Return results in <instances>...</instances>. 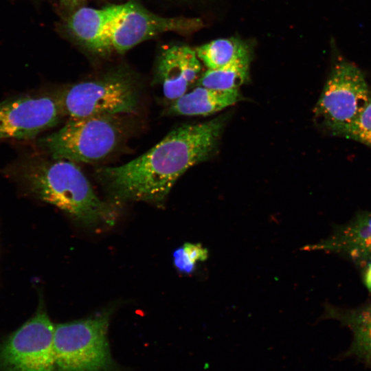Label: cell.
Instances as JSON below:
<instances>
[{"label": "cell", "instance_id": "obj_10", "mask_svg": "<svg viewBox=\"0 0 371 371\" xmlns=\"http://www.w3.org/2000/svg\"><path fill=\"white\" fill-rule=\"evenodd\" d=\"M201 71L195 49L175 45L164 49L157 57L155 80L162 87L165 99H178L196 85Z\"/></svg>", "mask_w": 371, "mask_h": 371}, {"label": "cell", "instance_id": "obj_15", "mask_svg": "<svg viewBox=\"0 0 371 371\" xmlns=\"http://www.w3.org/2000/svg\"><path fill=\"white\" fill-rule=\"evenodd\" d=\"M199 60L207 69H216L250 58L247 45L235 38H218L196 48Z\"/></svg>", "mask_w": 371, "mask_h": 371}, {"label": "cell", "instance_id": "obj_11", "mask_svg": "<svg viewBox=\"0 0 371 371\" xmlns=\"http://www.w3.org/2000/svg\"><path fill=\"white\" fill-rule=\"evenodd\" d=\"M302 249L335 254L363 267L371 259V212H359L328 237Z\"/></svg>", "mask_w": 371, "mask_h": 371}, {"label": "cell", "instance_id": "obj_18", "mask_svg": "<svg viewBox=\"0 0 371 371\" xmlns=\"http://www.w3.org/2000/svg\"><path fill=\"white\" fill-rule=\"evenodd\" d=\"M173 263L179 272L184 275H190L195 269L196 264L189 260L182 246L173 252Z\"/></svg>", "mask_w": 371, "mask_h": 371}, {"label": "cell", "instance_id": "obj_8", "mask_svg": "<svg viewBox=\"0 0 371 371\" xmlns=\"http://www.w3.org/2000/svg\"><path fill=\"white\" fill-rule=\"evenodd\" d=\"M54 325L41 310L15 331L3 346L0 361L5 371H54Z\"/></svg>", "mask_w": 371, "mask_h": 371}, {"label": "cell", "instance_id": "obj_5", "mask_svg": "<svg viewBox=\"0 0 371 371\" xmlns=\"http://www.w3.org/2000/svg\"><path fill=\"white\" fill-rule=\"evenodd\" d=\"M109 313L54 325V350L58 371H103L111 363Z\"/></svg>", "mask_w": 371, "mask_h": 371}, {"label": "cell", "instance_id": "obj_9", "mask_svg": "<svg viewBox=\"0 0 371 371\" xmlns=\"http://www.w3.org/2000/svg\"><path fill=\"white\" fill-rule=\"evenodd\" d=\"M202 26L199 19L161 16L138 2L128 1L124 3L123 10L112 27L111 51L123 54L159 34L169 32L192 33Z\"/></svg>", "mask_w": 371, "mask_h": 371}, {"label": "cell", "instance_id": "obj_13", "mask_svg": "<svg viewBox=\"0 0 371 371\" xmlns=\"http://www.w3.org/2000/svg\"><path fill=\"white\" fill-rule=\"evenodd\" d=\"M323 318L339 322L352 333V342L346 355L355 356L371 366V303L355 308L327 304Z\"/></svg>", "mask_w": 371, "mask_h": 371}, {"label": "cell", "instance_id": "obj_3", "mask_svg": "<svg viewBox=\"0 0 371 371\" xmlns=\"http://www.w3.org/2000/svg\"><path fill=\"white\" fill-rule=\"evenodd\" d=\"M64 115L81 118L131 113L137 109L140 83L124 69L55 91Z\"/></svg>", "mask_w": 371, "mask_h": 371}, {"label": "cell", "instance_id": "obj_4", "mask_svg": "<svg viewBox=\"0 0 371 371\" xmlns=\"http://www.w3.org/2000/svg\"><path fill=\"white\" fill-rule=\"evenodd\" d=\"M124 137L117 115L70 118L58 131L36 142L41 153L74 163H94L111 154Z\"/></svg>", "mask_w": 371, "mask_h": 371}, {"label": "cell", "instance_id": "obj_21", "mask_svg": "<svg viewBox=\"0 0 371 371\" xmlns=\"http://www.w3.org/2000/svg\"><path fill=\"white\" fill-rule=\"evenodd\" d=\"M82 0H62L64 4L71 6L79 3Z\"/></svg>", "mask_w": 371, "mask_h": 371}, {"label": "cell", "instance_id": "obj_2", "mask_svg": "<svg viewBox=\"0 0 371 371\" xmlns=\"http://www.w3.org/2000/svg\"><path fill=\"white\" fill-rule=\"evenodd\" d=\"M1 172L7 179L85 227H95L113 221V209L96 194L74 162L54 159L42 153H23Z\"/></svg>", "mask_w": 371, "mask_h": 371}, {"label": "cell", "instance_id": "obj_1", "mask_svg": "<svg viewBox=\"0 0 371 371\" xmlns=\"http://www.w3.org/2000/svg\"><path fill=\"white\" fill-rule=\"evenodd\" d=\"M226 120L220 116L177 127L128 163L97 168L95 177L115 199L161 203L188 169L216 153Z\"/></svg>", "mask_w": 371, "mask_h": 371}, {"label": "cell", "instance_id": "obj_16", "mask_svg": "<svg viewBox=\"0 0 371 371\" xmlns=\"http://www.w3.org/2000/svg\"><path fill=\"white\" fill-rule=\"evenodd\" d=\"M250 58L237 60L225 67L207 69L195 86L217 90L238 89L249 78Z\"/></svg>", "mask_w": 371, "mask_h": 371}, {"label": "cell", "instance_id": "obj_17", "mask_svg": "<svg viewBox=\"0 0 371 371\" xmlns=\"http://www.w3.org/2000/svg\"><path fill=\"white\" fill-rule=\"evenodd\" d=\"M371 148V98L357 116L339 135Z\"/></svg>", "mask_w": 371, "mask_h": 371}, {"label": "cell", "instance_id": "obj_14", "mask_svg": "<svg viewBox=\"0 0 371 371\" xmlns=\"http://www.w3.org/2000/svg\"><path fill=\"white\" fill-rule=\"evenodd\" d=\"M239 89L217 90L196 86L170 102L167 114L173 115H208L216 113L240 101Z\"/></svg>", "mask_w": 371, "mask_h": 371}, {"label": "cell", "instance_id": "obj_20", "mask_svg": "<svg viewBox=\"0 0 371 371\" xmlns=\"http://www.w3.org/2000/svg\"><path fill=\"white\" fill-rule=\"evenodd\" d=\"M363 282L368 291L371 293V259L363 267Z\"/></svg>", "mask_w": 371, "mask_h": 371}, {"label": "cell", "instance_id": "obj_12", "mask_svg": "<svg viewBox=\"0 0 371 371\" xmlns=\"http://www.w3.org/2000/svg\"><path fill=\"white\" fill-rule=\"evenodd\" d=\"M123 8L124 3L102 8H79L69 17L68 30L87 49L106 53L111 51L110 34Z\"/></svg>", "mask_w": 371, "mask_h": 371}, {"label": "cell", "instance_id": "obj_7", "mask_svg": "<svg viewBox=\"0 0 371 371\" xmlns=\"http://www.w3.org/2000/svg\"><path fill=\"white\" fill-rule=\"evenodd\" d=\"M65 116L55 91L25 93L0 102V143L27 141Z\"/></svg>", "mask_w": 371, "mask_h": 371}, {"label": "cell", "instance_id": "obj_6", "mask_svg": "<svg viewBox=\"0 0 371 371\" xmlns=\"http://www.w3.org/2000/svg\"><path fill=\"white\" fill-rule=\"evenodd\" d=\"M371 98L366 78L355 64L338 60L333 67L314 108V115L335 136L361 113Z\"/></svg>", "mask_w": 371, "mask_h": 371}, {"label": "cell", "instance_id": "obj_19", "mask_svg": "<svg viewBox=\"0 0 371 371\" xmlns=\"http://www.w3.org/2000/svg\"><path fill=\"white\" fill-rule=\"evenodd\" d=\"M182 247L187 257L194 264L205 261L208 257L207 249L199 243H186Z\"/></svg>", "mask_w": 371, "mask_h": 371}]
</instances>
